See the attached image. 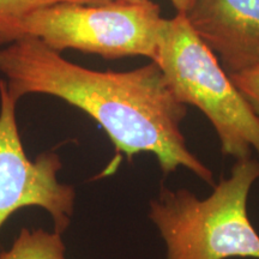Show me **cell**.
Listing matches in <instances>:
<instances>
[{"mask_svg":"<svg viewBox=\"0 0 259 259\" xmlns=\"http://www.w3.org/2000/svg\"><path fill=\"white\" fill-rule=\"evenodd\" d=\"M0 73L9 93L57 97L93 118L114 145L116 160L151 154L164 177L179 168L215 185L213 173L194 155L181 131L186 106L173 95L154 61L128 72H101L64 59L36 37L0 48Z\"/></svg>","mask_w":259,"mask_h":259,"instance_id":"1","label":"cell"},{"mask_svg":"<svg viewBox=\"0 0 259 259\" xmlns=\"http://www.w3.org/2000/svg\"><path fill=\"white\" fill-rule=\"evenodd\" d=\"M259 179V161L235 160L208 196L161 185L150 199L148 218L156 228L166 259H259V234L247 203Z\"/></svg>","mask_w":259,"mask_h":259,"instance_id":"2","label":"cell"},{"mask_svg":"<svg viewBox=\"0 0 259 259\" xmlns=\"http://www.w3.org/2000/svg\"><path fill=\"white\" fill-rule=\"evenodd\" d=\"M154 63L178 101L208 118L223 156H259V118L183 14L164 19Z\"/></svg>","mask_w":259,"mask_h":259,"instance_id":"3","label":"cell"},{"mask_svg":"<svg viewBox=\"0 0 259 259\" xmlns=\"http://www.w3.org/2000/svg\"><path fill=\"white\" fill-rule=\"evenodd\" d=\"M163 22L153 2L58 3L29 15L24 28L27 36L38 38L59 53L74 50L105 59L141 56L155 61Z\"/></svg>","mask_w":259,"mask_h":259,"instance_id":"4","label":"cell"},{"mask_svg":"<svg viewBox=\"0 0 259 259\" xmlns=\"http://www.w3.org/2000/svg\"><path fill=\"white\" fill-rule=\"evenodd\" d=\"M18 101L0 79V232L19 210L40 208L64 235L76 210V187L59 179L63 161L56 151L28 157L16 114Z\"/></svg>","mask_w":259,"mask_h":259,"instance_id":"5","label":"cell"},{"mask_svg":"<svg viewBox=\"0 0 259 259\" xmlns=\"http://www.w3.org/2000/svg\"><path fill=\"white\" fill-rule=\"evenodd\" d=\"M184 16L229 74L259 63V0H193Z\"/></svg>","mask_w":259,"mask_h":259,"instance_id":"6","label":"cell"},{"mask_svg":"<svg viewBox=\"0 0 259 259\" xmlns=\"http://www.w3.org/2000/svg\"><path fill=\"white\" fill-rule=\"evenodd\" d=\"M66 252L60 233L23 227L12 244L0 251V259H69Z\"/></svg>","mask_w":259,"mask_h":259,"instance_id":"7","label":"cell"},{"mask_svg":"<svg viewBox=\"0 0 259 259\" xmlns=\"http://www.w3.org/2000/svg\"><path fill=\"white\" fill-rule=\"evenodd\" d=\"M109 2L111 0H0V48L27 36L25 19L38 9L58 3L100 5Z\"/></svg>","mask_w":259,"mask_h":259,"instance_id":"8","label":"cell"},{"mask_svg":"<svg viewBox=\"0 0 259 259\" xmlns=\"http://www.w3.org/2000/svg\"><path fill=\"white\" fill-rule=\"evenodd\" d=\"M229 77L259 118V63L238 73L229 74Z\"/></svg>","mask_w":259,"mask_h":259,"instance_id":"9","label":"cell"},{"mask_svg":"<svg viewBox=\"0 0 259 259\" xmlns=\"http://www.w3.org/2000/svg\"><path fill=\"white\" fill-rule=\"evenodd\" d=\"M170 2L174 5V8L177 9L178 14L185 15L190 10L191 5H192L193 0H170Z\"/></svg>","mask_w":259,"mask_h":259,"instance_id":"10","label":"cell"},{"mask_svg":"<svg viewBox=\"0 0 259 259\" xmlns=\"http://www.w3.org/2000/svg\"><path fill=\"white\" fill-rule=\"evenodd\" d=\"M111 2H127L135 3V4H147V3H150L151 0H111Z\"/></svg>","mask_w":259,"mask_h":259,"instance_id":"11","label":"cell"}]
</instances>
